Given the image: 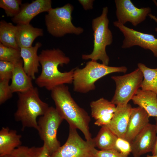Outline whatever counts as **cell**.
Listing matches in <instances>:
<instances>
[{"instance_id": "cell-1", "label": "cell", "mask_w": 157, "mask_h": 157, "mask_svg": "<svg viewBox=\"0 0 157 157\" xmlns=\"http://www.w3.org/2000/svg\"><path fill=\"white\" fill-rule=\"evenodd\" d=\"M39 57L42 71L35 79L38 87L51 91L58 86L72 83L74 69L64 72L58 69L59 66L70 62L69 57L62 50L59 49L43 50Z\"/></svg>"}, {"instance_id": "cell-2", "label": "cell", "mask_w": 157, "mask_h": 157, "mask_svg": "<svg viewBox=\"0 0 157 157\" xmlns=\"http://www.w3.org/2000/svg\"><path fill=\"white\" fill-rule=\"evenodd\" d=\"M51 97L56 110L69 125V127L78 129L83 134L85 140H91L90 131V117L88 113L79 106L72 97L68 86H58L51 91Z\"/></svg>"}, {"instance_id": "cell-3", "label": "cell", "mask_w": 157, "mask_h": 157, "mask_svg": "<svg viewBox=\"0 0 157 157\" xmlns=\"http://www.w3.org/2000/svg\"><path fill=\"white\" fill-rule=\"evenodd\" d=\"M17 93V109L14 115L15 120L20 122L22 130L27 127L37 130V117L46 113L49 107V105L41 99L36 87Z\"/></svg>"}, {"instance_id": "cell-4", "label": "cell", "mask_w": 157, "mask_h": 157, "mask_svg": "<svg viewBox=\"0 0 157 157\" xmlns=\"http://www.w3.org/2000/svg\"><path fill=\"white\" fill-rule=\"evenodd\" d=\"M125 66H109L91 60L82 68L74 69L72 83L73 90L81 93H86L94 90L95 83L98 80L110 74L126 72Z\"/></svg>"}, {"instance_id": "cell-5", "label": "cell", "mask_w": 157, "mask_h": 157, "mask_svg": "<svg viewBox=\"0 0 157 157\" xmlns=\"http://www.w3.org/2000/svg\"><path fill=\"white\" fill-rule=\"evenodd\" d=\"M108 12L107 7L103 8L101 15L92 20V27L94 32L93 49L91 53L82 55L83 59L96 61L99 60L102 64L108 65L110 60L106 52V48L112 44L113 37L108 27Z\"/></svg>"}, {"instance_id": "cell-6", "label": "cell", "mask_w": 157, "mask_h": 157, "mask_svg": "<svg viewBox=\"0 0 157 157\" xmlns=\"http://www.w3.org/2000/svg\"><path fill=\"white\" fill-rule=\"evenodd\" d=\"M73 6L69 3L62 7L52 8L45 15L48 32L53 36L62 37L67 34L79 35L83 29L75 26L72 22Z\"/></svg>"}, {"instance_id": "cell-7", "label": "cell", "mask_w": 157, "mask_h": 157, "mask_svg": "<svg viewBox=\"0 0 157 157\" xmlns=\"http://www.w3.org/2000/svg\"><path fill=\"white\" fill-rule=\"evenodd\" d=\"M63 120L55 108L49 106L46 113L38 121L37 130L50 155L61 146L57 138V133Z\"/></svg>"}, {"instance_id": "cell-8", "label": "cell", "mask_w": 157, "mask_h": 157, "mask_svg": "<svg viewBox=\"0 0 157 157\" xmlns=\"http://www.w3.org/2000/svg\"><path fill=\"white\" fill-rule=\"evenodd\" d=\"M96 147L94 138L85 140L76 129L69 127L66 142L49 157H96Z\"/></svg>"}, {"instance_id": "cell-9", "label": "cell", "mask_w": 157, "mask_h": 157, "mask_svg": "<svg viewBox=\"0 0 157 157\" xmlns=\"http://www.w3.org/2000/svg\"><path fill=\"white\" fill-rule=\"evenodd\" d=\"M111 78L116 86L111 102L116 105H126L140 87L143 76L138 68L129 74L121 76H113Z\"/></svg>"}, {"instance_id": "cell-10", "label": "cell", "mask_w": 157, "mask_h": 157, "mask_svg": "<svg viewBox=\"0 0 157 157\" xmlns=\"http://www.w3.org/2000/svg\"><path fill=\"white\" fill-rule=\"evenodd\" d=\"M113 25L122 32L124 39L121 47L123 49L139 46L145 49H149L157 58V38L152 34L145 33L129 28L117 21L113 22ZM157 32V28L155 29Z\"/></svg>"}, {"instance_id": "cell-11", "label": "cell", "mask_w": 157, "mask_h": 157, "mask_svg": "<svg viewBox=\"0 0 157 157\" xmlns=\"http://www.w3.org/2000/svg\"><path fill=\"white\" fill-rule=\"evenodd\" d=\"M116 15L117 22L124 25L127 22L134 26L144 21L150 14L149 7H136L130 0H115Z\"/></svg>"}, {"instance_id": "cell-12", "label": "cell", "mask_w": 157, "mask_h": 157, "mask_svg": "<svg viewBox=\"0 0 157 157\" xmlns=\"http://www.w3.org/2000/svg\"><path fill=\"white\" fill-rule=\"evenodd\" d=\"M157 133L155 124L149 123L131 142L133 157L140 156L152 151Z\"/></svg>"}, {"instance_id": "cell-13", "label": "cell", "mask_w": 157, "mask_h": 157, "mask_svg": "<svg viewBox=\"0 0 157 157\" xmlns=\"http://www.w3.org/2000/svg\"><path fill=\"white\" fill-rule=\"evenodd\" d=\"M52 8L51 0H35L30 3L22 4L19 13L11 19L17 24H29L38 15L48 12Z\"/></svg>"}, {"instance_id": "cell-14", "label": "cell", "mask_w": 157, "mask_h": 157, "mask_svg": "<svg viewBox=\"0 0 157 157\" xmlns=\"http://www.w3.org/2000/svg\"><path fill=\"white\" fill-rule=\"evenodd\" d=\"M90 106L91 116L95 120L94 124L101 127L110 122L116 106L104 98L91 101Z\"/></svg>"}, {"instance_id": "cell-15", "label": "cell", "mask_w": 157, "mask_h": 157, "mask_svg": "<svg viewBox=\"0 0 157 157\" xmlns=\"http://www.w3.org/2000/svg\"><path fill=\"white\" fill-rule=\"evenodd\" d=\"M132 108L130 104L116 105L110 122L104 126L118 137L124 138Z\"/></svg>"}, {"instance_id": "cell-16", "label": "cell", "mask_w": 157, "mask_h": 157, "mask_svg": "<svg viewBox=\"0 0 157 157\" xmlns=\"http://www.w3.org/2000/svg\"><path fill=\"white\" fill-rule=\"evenodd\" d=\"M149 117L142 108H132L124 139L130 143L149 123Z\"/></svg>"}, {"instance_id": "cell-17", "label": "cell", "mask_w": 157, "mask_h": 157, "mask_svg": "<svg viewBox=\"0 0 157 157\" xmlns=\"http://www.w3.org/2000/svg\"><path fill=\"white\" fill-rule=\"evenodd\" d=\"M42 46L41 43H36L34 46L20 48L21 55L23 62V69L26 73L32 79H36L35 74L38 72L40 66L37 51Z\"/></svg>"}, {"instance_id": "cell-18", "label": "cell", "mask_w": 157, "mask_h": 157, "mask_svg": "<svg viewBox=\"0 0 157 157\" xmlns=\"http://www.w3.org/2000/svg\"><path fill=\"white\" fill-rule=\"evenodd\" d=\"M43 35L42 29L34 27L30 24H17L16 26V40L20 49L32 47L35 39Z\"/></svg>"}, {"instance_id": "cell-19", "label": "cell", "mask_w": 157, "mask_h": 157, "mask_svg": "<svg viewBox=\"0 0 157 157\" xmlns=\"http://www.w3.org/2000/svg\"><path fill=\"white\" fill-rule=\"evenodd\" d=\"M22 59L15 65L10 87L12 92H22L27 91L34 87L32 78L23 69Z\"/></svg>"}, {"instance_id": "cell-20", "label": "cell", "mask_w": 157, "mask_h": 157, "mask_svg": "<svg viewBox=\"0 0 157 157\" xmlns=\"http://www.w3.org/2000/svg\"><path fill=\"white\" fill-rule=\"evenodd\" d=\"M22 136L15 130L8 127H3L0 131V156L10 155L17 148L21 145Z\"/></svg>"}, {"instance_id": "cell-21", "label": "cell", "mask_w": 157, "mask_h": 157, "mask_svg": "<svg viewBox=\"0 0 157 157\" xmlns=\"http://www.w3.org/2000/svg\"><path fill=\"white\" fill-rule=\"evenodd\" d=\"M132 100L134 104L143 108L149 117H157V95L156 93L139 88Z\"/></svg>"}, {"instance_id": "cell-22", "label": "cell", "mask_w": 157, "mask_h": 157, "mask_svg": "<svg viewBox=\"0 0 157 157\" xmlns=\"http://www.w3.org/2000/svg\"><path fill=\"white\" fill-rule=\"evenodd\" d=\"M117 138L107 127L103 126L101 127L97 135L94 138L96 147L100 150L113 149L117 151L115 144Z\"/></svg>"}, {"instance_id": "cell-23", "label": "cell", "mask_w": 157, "mask_h": 157, "mask_svg": "<svg viewBox=\"0 0 157 157\" xmlns=\"http://www.w3.org/2000/svg\"><path fill=\"white\" fill-rule=\"evenodd\" d=\"M138 66L143 76L144 79L140 87L141 89L152 92L157 95V68H150L141 63H138Z\"/></svg>"}, {"instance_id": "cell-24", "label": "cell", "mask_w": 157, "mask_h": 157, "mask_svg": "<svg viewBox=\"0 0 157 157\" xmlns=\"http://www.w3.org/2000/svg\"><path fill=\"white\" fill-rule=\"evenodd\" d=\"M16 26L2 20L0 22V42L4 45L20 49L16 41Z\"/></svg>"}, {"instance_id": "cell-25", "label": "cell", "mask_w": 157, "mask_h": 157, "mask_svg": "<svg viewBox=\"0 0 157 157\" xmlns=\"http://www.w3.org/2000/svg\"><path fill=\"white\" fill-rule=\"evenodd\" d=\"M11 157H49L50 154L47 147L43 145L40 147L20 146L10 154Z\"/></svg>"}, {"instance_id": "cell-26", "label": "cell", "mask_w": 157, "mask_h": 157, "mask_svg": "<svg viewBox=\"0 0 157 157\" xmlns=\"http://www.w3.org/2000/svg\"><path fill=\"white\" fill-rule=\"evenodd\" d=\"M22 60L20 49L7 47L0 43V60L15 64Z\"/></svg>"}, {"instance_id": "cell-27", "label": "cell", "mask_w": 157, "mask_h": 157, "mask_svg": "<svg viewBox=\"0 0 157 157\" xmlns=\"http://www.w3.org/2000/svg\"><path fill=\"white\" fill-rule=\"evenodd\" d=\"M22 2L20 0H0V7L5 10L7 16L13 18L19 13Z\"/></svg>"}, {"instance_id": "cell-28", "label": "cell", "mask_w": 157, "mask_h": 157, "mask_svg": "<svg viewBox=\"0 0 157 157\" xmlns=\"http://www.w3.org/2000/svg\"><path fill=\"white\" fill-rule=\"evenodd\" d=\"M15 65L11 62L0 60V80L11 79Z\"/></svg>"}, {"instance_id": "cell-29", "label": "cell", "mask_w": 157, "mask_h": 157, "mask_svg": "<svg viewBox=\"0 0 157 157\" xmlns=\"http://www.w3.org/2000/svg\"><path fill=\"white\" fill-rule=\"evenodd\" d=\"M9 80H0V104L4 103L13 96L9 84Z\"/></svg>"}, {"instance_id": "cell-30", "label": "cell", "mask_w": 157, "mask_h": 157, "mask_svg": "<svg viewBox=\"0 0 157 157\" xmlns=\"http://www.w3.org/2000/svg\"><path fill=\"white\" fill-rule=\"evenodd\" d=\"M115 145L117 150L122 154L128 156L131 153V143L124 139L118 137Z\"/></svg>"}, {"instance_id": "cell-31", "label": "cell", "mask_w": 157, "mask_h": 157, "mask_svg": "<svg viewBox=\"0 0 157 157\" xmlns=\"http://www.w3.org/2000/svg\"><path fill=\"white\" fill-rule=\"evenodd\" d=\"M96 157H129L113 149L98 150Z\"/></svg>"}, {"instance_id": "cell-32", "label": "cell", "mask_w": 157, "mask_h": 157, "mask_svg": "<svg viewBox=\"0 0 157 157\" xmlns=\"http://www.w3.org/2000/svg\"><path fill=\"white\" fill-rule=\"evenodd\" d=\"M93 0H79L78 1L82 5L85 10L92 9L93 8Z\"/></svg>"}, {"instance_id": "cell-33", "label": "cell", "mask_w": 157, "mask_h": 157, "mask_svg": "<svg viewBox=\"0 0 157 157\" xmlns=\"http://www.w3.org/2000/svg\"><path fill=\"white\" fill-rule=\"evenodd\" d=\"M151 152L152 155H157V135L156 142Z\"/></svg>"}, {"instance_id": "cell-34", "label": "cell", "mask_w": 157, "mask_h": 157, "mask_svg": "<svg viewBox=\"0 0 157 157\" xmlns=\"http://www.w3.org/2000/svg\"><path fill=\"white\" fill-rule=\"evenodd\" d=\"M153 1L157 7V2L156 1L153 0ZM148 16L154 20L156 22H157V16L156 17L154 15H152L151 13Z\"/></svg>"}, {"instance_id": "cell-35", "label": "cell", "mask_w": 157, "mask_h": 157, "mask_svg": "<svg viewBox=\"0 0 157 157\" xmlns=\"http://www.w3.org/2000/svg\"><path fill=\"white\" fill-rule=\"evenodd\" d=\"M155 119L156 121V124L155 125L156 126V131L157 133V117H156Z\"/></svg>"}, {"instance_id": "cell-36", "label": "cell", "mask_w": 157, "mask_h": 157, "mask_svg": "<svg viewBox=\"0 0 157 157\" xmlns=\"http://www.w3.org/2000/svg\"><path fill=\"white\" fill-rule=\"evenodd\" d=\"M0 157H11V155H7L0 156Z\"/></svg>"}, {"instance_id": "cell-37", "label": "cell", "mask_w": 157, "mask_h": 157, "mask_svg": "<svg viewBox=\"0 0 157 157\" xmlns=\"http://www.w3.org/2000/svg\"><path fill=\"white\" fill-rule=\"evenodd\" d=\"M146 157H157V155L156 156H150L149 155H147Z\"/></svg>"}]
</instances>
